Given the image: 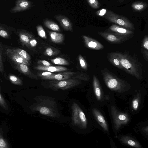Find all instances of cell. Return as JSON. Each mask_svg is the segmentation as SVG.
I'll list each match as a JSON object with an SVG mask.
<instances>
[{
    "label": "cell",
    "mask_w": 148,
    "mask_h": 148,
    "mask_svg": "<svg viewBox=\"0 0 148 148\" xmlns=\"http://www.w3.org/2000/svg\"><path fill=\"white\" fill-rule=\"evenodd\" d=\"M72 109L73 124L75 125H80L83 128H86L87 124V119L82 109L75 103H73Z\"/></svg>",
    "instance_id": "cell-5"
},
{
    "label": "cell",
    "mask_w": 148,
    "mask_h": 148,
    "mask_svg": "<svg viewBox=\"0 0 148 148\" xmlns=\"http://www.w3.org/2000/svg\"><path fill=\"white\" fill-rule=\"evenodd\" d=\"M107 12L106 9H102L96 12L95 14L98 16L103 17L106 14Z\"/></svg>",
    "instance_id": "cell-35"
},
{
    "label": "cell",
    "mask_w": 148,
    "mask_h": 148,
    "mask_svg": "<svg viewBox=\"0 0 148 148\" xmlns=\"http://www.w3.org/2000/svg\"><path fill=\"white\" fill-rule=\"evenodd\" d=\"M37 42L34 37L32 38L30 40L29 42V49L31 48L35 47L37 45Z\"/></svg>",
    "instance_id": "cell-36"
},
{
    "label": "cell",
    "mask_w": 148,
    "mask_h": 148,
    "mask_svg": "<svg viewBox=\"0 0 148 148\" xmlns=\"http://www.w3.org/2000/svg\"><path fill=\"white\" fill-rule=\"evenodd\" d=\"M104 81L107 86L111 90L119 92L127 90L129 84L106 70L101 71Z\"/></svg>",
    "instance_id": "cell-2"
},
{
    "label": "cell",
    "mask_w": 148,
    "mask_h": 148,
    "mask_svg": "<svg viewBox=\"0 0 148 148\" xmlns=\"http://www.w3.org/2000/svg\"><path fill=\"white\" fill-rule=\"evenodd\" d=\"M34 69L40 71L51 72H58L66 71L68 69L64 66H45L39 65L34 67Z\"/></svg>",
    "instance_id": "cell-15"
},
{
    "label": "cell",
    "mask_w": 148,
    "mask_h": 148,
    "mask_svg": "<svg viewBox=\"0 0 148 148\" xmlns=\"http://www.w3.org/2000/svg\"><path fill=\"white\" fill-rule=\"evenodd\" d=\"M4 71L3 62L1 57V53L0 50V72L3 73Z\"/></svg>",
    "instance_id": "cell-40"
},
{
    "label": "cell",
    "mask_w": 148,
    "mask_h": 148,
    "mask_svg": "<svg viewBox=\"0 0 148 148\" xmlns=\"http://www.w3.org/2000/svg\"><path fill=\"white\" fill-rule=\"evenodd\" d=\"M43 23L45 26L52 30L57 32L60 31L59 26L53 21L49 20H46L44 21Z\"/></svg>",
    "instance_id": "cell-22"
},
{
    "label": "cell",
    "mask_w": 148,
    "mask_h": 148,
    "mask_svg": "<svg viewBox=\"0 0 148 148\" xmlns=\"http://www.w3.org/2000/svg\"><path fill=\"white\" fill-rule=\"evenodd\" d=\"M143 46L144 49L148 50V37L147 36H146L144 39L143 43Z\"/></svg>",
    "instance_id": "cell-38"
},
{
    "label": "cell",
    "mask_w": 148,
    "mask_h": 148,
    "mask_svg": "<svg viewBox=\"0 0 148 148\" xmlns=\"http://www.w3.org/2000/svg\"><path fill=\"white\" fill-rule=\"evenodd\" d=\"M77 73L73 72H51L48 71L38 73V75L42 79L51 80H62L70 79H84L83 75H76Z\"/></svg>",
    "instance_id": "cell-3"
},
{
    "label": "cell",
    "mask_w": 148,
    "mask_h": 148,
    "mask_svg": "<svg viewBox=\"0 0 148 148\" xmlns=\"http://www.w3.org/2000/svg\"><path fill=\"white\" fill-rule=\"evenodd\" d=\"M17 34L22 45L29 49L30 41L32 38L34 37L32 34L23 29H19L17 32Z\"/></svg>",
    "instance_id": "cell-11"
},
{
    "label": "cell",
    "mask_w": 148,
    "mask_h": 148,
    "mask_svg": "<svg viewBox=\"0 0 148 148\" xmlns=\"http://www.w3.org/2000/svg\"><path fill=\"white\" fill-rule=\"evenodd\" d=\"M113 148H114V147H113Z\"/></svg>",
    "instance_id": "cell-42"
},
{
    "label": "cell",
    "mask_w": 148,
    "mask_h": 148,
    "mask_svg": "<svg viewBox=\"0 0 148 148\" xmlns=\"http://www.w3.org/2000/svg\"><path fill=\"white\" fill-rule=\"evenodd\" d=\"M140 101V96L138 95L134 99L132 102V107L134 110H136L138 107Z\"/></svg>",
    "instance_id": "cell-33"
},
{
    "label": "cell",
    "mask_w": 148,
    "mask_h": 148,
    "mask_svg": "<svg viewBox=\"0 0 148 148\" xmlns=\"http://www.w3.org/2000/svg\"><path fill=\"white\" fill-rule=\"evenodd\" d=\"M120 140L124 144L135 148H141L140 143L136 140L130 136H122Z\"/></svg>",
    "instance_id": "cell-18"
},
{
    "label": "cell",
    "mask_w": 148,
    "mask_h": 148,
    "mask_svg": "<svg viewBox=\"0 0 148 148\" xmlns=\"http://www.w3.org/2000/svg\"><path fill=\"white\" fill-rule=\"evenodd\" d=\"M148 126H147L146 127H143L142 129V130L143 131L145 132V133H146L147 134H148Z\"/></svg>",
    "instance_id": "cell-41"
},
{
    "label": "cell",
    "mask_w": 148,
    "mask_h": 148,
    "mask_svg": "<svg viewBox=\"0 0 148 148\" xmlns=\"http://www.w3.org/2000/svg\"><path fill=\"white\" fill-rule=\"evenodd\" d=\"M36 29L38 35L41 38L46 39L47 36L45 32L42 27L41 25H38Z\"/></svg>",
    "instance_id": "cell-30"
},
{
    "label": "cell",
    "mask_w": 148,
    "mask_h": 148,
    "mask_svg": "<svg viewBox=\"0 0 148 148\" xmlns=\"http://www.w3.org/2000/svg\"><path fill=\"white\" fill-rule=\"evenodd\" d=\"M87 1L90 5L94 9L98 8L100 6V3L97 0H88Z\"/></svg>",
    "instance_id": "cell-31"
},
{
    "label": "cell",
    "mask_w": 148,
    "mask_h": 148,
    "mask_svg": "<svg viewBox=\"0 0 148 148\" xmlns=\"http://www.w3.org/2000/svg\"><path fill=\"white\" fill-rule=\"evenodd\" d=\"M7 144L5 140L2 138H0V148H6Z\"/></svg>",
    "instance_id": "cell-39"
},
{
    "label": "cell",
    "mask_w": 148,
    "mask_h": 148,
    "mask_svg": "<svg viewBox=\"0 0 148 148\" xmlns=\"http://www.w3.org/2000/svg\"><path fill=\"white\" fill-rule=\"evenodd\" d=\"M51 61L53 64L58 65H67L69 64V62L67 60L60 57L51 59Z\"/></svg>",
    "instance_id": "cell-27"
},
{
    "label": "cell",
    "mask_w": 148,
    "mask_h": 148,
    "mask_svg": "<svg viewBox=\"0 0 148 148\" xmlns=\"http://www.w3.org/2000/svg\"><path fill=\"white\" fill-rule=\"evenodd\" d=\"M41 114L51 117H55L56 115L53 113L51 110L49 108L41 106L38 107L37 109Z\"/></svg>",
    "instance_id": "cell-23"
},
{
    "label": "cell",
    "mask_w": 148,
    "mask_h": 148,
    "mask_svg": "<svg viewBox=\"0 0 148 148\" xmlns=\"http://www.w3.org/2000/svg\"><path fill=\"white\" fill-rule=\"evenodd\" d=\"M108 61L114 66L122 70H124L119 59L113 53L111 52L108 54Z\"/></svg>",
    "instance_id": "cell-21"
},
{
    "label": "cell",
    "mask_w": 148,
    "mask_h": 148,
    "mask_svg": "<svg viewBox=\"0 0 148 148\" xmlns=\"http://www.w3.org/2000/svg\"><path fill=\"white\" fill-rule=\"evenodd\" d=\"M113 53L119 59L124 70L137 79H141L142 69L140 65L136 58L125 52H117Z\"/></svg>",
    "instance_id": "cell-1"
},
{
    "label": "cell",
    "mask_w": 148,
    "mask_h": 148,
    "mask_svg": "<svg viewBox=\"0 0 148 148\" xmlns=\"http://www.w3.org/2000/svg\"><path fill=\"white\" fill-rule=\"evenodd\" d=\"M92 112L99 124L105 131H108V128L107 123L101 113L96 108L93 109Z\"/></svg>",
    "instance_id": "cell-17"
},
{
    "label": "cell",
    "mask_w": 148,
    "mask_h": 148,
    "mask_svg": "<svg viewBox=\"0 0 148 148\" xmlns=\"http://www.w3.org/2000/svg\"><path fill=\"white\" fill-rule=\"evenodd\" d=\"M83 38L86 47L92 49L99 50L103 48V46L96 40L86 36Z\"/></svg>",
    "instance_id": "cell-13"
},
{
    "label": "cell",
    "mask_w": 148,
    "mask_h": 148,
    "mask_svg": "<svg viewBox=\"0 0 148 148\" xmlns=\"http://www.w3.org/2000/svg\"><path fill=\"white\" fill-rule=\"evenodd\" d=\"M107 31L129 39L132 37L134 34L132 30L116 24L112 25Z\"/></svg>",
    "instance_id": "cell-8"
},
{
    "label": "cell",
    "mask_w": 148,
    "mask_h": 148,
    "mask_svg": "<svg viewBox=\"0 0 148 148\" xmlns=\"http://www.w3.org/2000/svg\"><path fill=\"white\" fill-rule=\"evenodd\" d=\"M14 63L15 68L20 73L32 79H38V76L33 74L27 65L21 63Z\"/></svg>",
    "instance_id": "cell-12"
},
{
    "label": "cell",
    "mask_w": 148,
    "mask_h": 148,
    "mask_svg": "<svg viewBox=\"0 0 148 148\" xmlns=\"http://www.w3.org/2000/svg\"><path fill=\"white\" fill-rule=\"evenodd\" d=\"M49 82L50 86L53 88L62 90L69 89L80 84L78 79L73 78L62 80H51Z\"/></svg>",
    "instance_id": "cell-7"
},
{
    "label": "cell",
    "mask_w": 148,
    "mask_h": 148,
    "mask_svg": "<svg viewBox=\"0 0 148 148\" xmlns=\"http://www.w3.org/2000/svg\"><path fill=\"white\" fill-rule=\"evenodd\" d=\"M93 84L96 97L98 100H100L102 98V92L99 81L95 75L93 77Z\"/></svg>",
    "instance_id": "cell-19"
},
{
    "label": "cell",
    "mask_w": 148,
    "mask_h": 148,
    "mask_svg": "<svg viewBox=\"0 0 148 148\" xmlns=\"http://www.w3.org/2000/svg\"><path fill=\"white\" fill-rule=\"evenodd\" d=\"M49 33L52 42L56 43H60L63 42L64 36L62 34L51 31L49 32Z\"/></svg>",
    "instance_id": "cell-20"
},
{
    "label": "cell",
    "mask_w": 148,
    "mask_h": 148,
    "mask_svg": "<svg viewBox=\"0 0 148 148\" xmlns=\"http://www.w3.org/2000/svg\"><path fill=\"white\" fill-rule=\"evenodd\" d=\"M79 62L80 65L83 69H87V64L85 59L80 55H79L78 57Z\"/></svg>",
    "instance_id": "cell-34"
},
{
    "label": "cell",
    "mask_w": 148,
    "mask_h": 148,
    "mask_svg": "<svg viewBox=\"0 0 148 148\" xmlns=\"http://www.w3.org/2000/svg\"><path fill=\"white\" fill-rule=\"evenodd\" d=\"M0 36L5 39H8L10 37L9 32L1 25H0Z\"/></svg>",
    "instance_id": "cell-29"
},
{
    "label": "cell",
    "mask_w": 148,
    "mask_h": 148,
    "mask_svg": "<svg viewBox=\"0 0 148 148\" xmlns=\"http://www.w3.org/2000/svg\"><path fill=\"white\" fill-rule=\"evenodd\" d=\"M37 63L40 65L45 66H51L52 65L51 64L45 60H39L37 62Z\"/></svg>",
    "instance_id": "cell-37"
},
{
    "label": "cell",
    "mask_w": 148,
    "mask_h": 148,
    "mask_svg": "<svg viewBox=\"0 0 148 148\" xmlns=\"http://www.w3.org/2000/svg\"><path fill=\"white\" fill-rule=\"evenodd\" d=\"M111 113L115 129L118 130L122 125L127 124L130 120L127 114L119 111L114 106L111 108Z\"/></svg>",
    "instance_id": "cell-6"
},
{
    "label": "cell",
    "mask_w": 148,
    "mask_h": 148,
    "mask_svg": "<svg viewBox=\"0 0 148 148\" xmlns=\"http://www.w3.org/2000/svg\"><path fill=\"white\" fill-rule=\"evenodd\" d=\"M55 17L65 30L67 31H73L72 24L68 18L61 15H55Z\"/></svg>",
    "instance_id": "cell-14"
},
{
    "label": "cell",
    "mask_w": 148,
    "mask_h": 148,
    "mask_svg": "<svg viewBox=\"0 0 148 148\" xmlns=\"http://www.w3.org/2000/svg\"><path fill=\"white\" fill-rule=\"evenodd\" d=\"M103 17L109 22L116 25L131 30L135 29L133 24L127 18L112 11L107 10L106 14Z\"/></svg>",
    "instance_id": "cell-4"
},
{
    "label": "cell",
    "mask_w": 148,
    "mask_h": 148,
    "mask_svg": "<svg viewBox=\"0 0 148 148\" xmlns=\"http://www.w3.org/2000/svg\"><path fill=\"white\" fill-rule=\"evenodd\" d=\"M30 1L26 0H18L16 1L15 6L11 9L10 12L16 13L25 10L31 6Z\"/></svg>",
    "instance_id": "cell-10"
},
{
    "label": "cell",
    "mask_w": 148,
    "mask_h": 148,
    "mask_svg": "<svg viewBox=\"0 0 148 148\" xmlns=\"http://www.w3.org/2000/svg\"><path fill=\"white\" fill-rule=\"evenodd\" d=\"M9 78L11 82L15 85H21L23 84L22 80L19 77L14 75H9Z\"/></svg>",
    "instance_id": "cell-28"
},
{
    "label": "cell",
    "mask_w": 148,
    "mask_h": 148,
    "mask_svg": "<svg viewBox=\"0 0 148 148\" xmlns=\"http://www.w3.org/2000/svg\"><path fill=\"white\" fill-rule=\"evenodd\" d=\"M6 54L14 63L23 64L27 65L29 64L28 61L22 58L12 49H8L6 51Z\"/></svg>",
    "instance_id": "cell-16"
},
{
    "label": "cell",
    "mask_w": 148,
    "mask_h": 148,
    "mask_svg": "<svg viewBox=\"0 0 148 148\" xmlns=\"http://www.w3.org/2000/svg\"><path fill=\"white\" fill-rule=\"evenodd\" d=\"M0 106L4 109H5V110H8L9 109L8 104L1 94L0 89Z\"/></svg>",
    "instance_id": "cell-32"
},
{
    "label": "cell",
    "mask_w": 148,
    "mask_h": 148,
    "mask_svg": "<svg viewBox=\"0 0 148 148\" xmlns=\"http://www.w3.org/2000/svg\"><path fill=\"white\" fill-rule=\"evenodd\" d=\"M147 3L137 1L132 5V8L135 11H140L146 9L147 7Z\"/></svg>",
    "instance_id": "cell-25"
},
{
    "label": "cell",
    "mask_w": 148,
    "mask_h": 148,
    "mask_svg": "<svg viewBox=\"0 0 148 148\" xmlns=\"http://www.w3.org/2000/svg\"><path fill=\"white\" fill-rule=\"evenodd\" d=\"M60 51L58 49L53 47H49L45 50L44 52L45 55L51 56L58 54Z\"/></svg>",
    "instance_id": "cell-26"
},
{
    "label": "cell",
    "mask_w": 148,
    "mask_h": 148,
    "mask_svg": "<svg viewBox=\"0 0 148 148\" xmlns=\"http://www.w3.org/2000/svg\"><path fill=\"white\" fill-rule=\"evenodd\" d=\"M98 33L108 42L113 44L121 43L129 39L107 31L98 32Z\"/></svg>",
    "instance_id": "cell-9"
},
{
    "label": "cell",
    "mask_w": 148,
    "mask_h": 148,
    "mask_svg": "<svg viewBox=\"0 0 148 148\" xmlns=\"http://www.w3.org/2000/svg\"><path fill=\"white\" fill-rule=\"evenodd\" d=\"M14 52L22 58L27 61H29L31 57L29 55L25 50L19 48L12 49Z\"/></svg>",
    "instance_id": "cell-24"
}]
</instances>
